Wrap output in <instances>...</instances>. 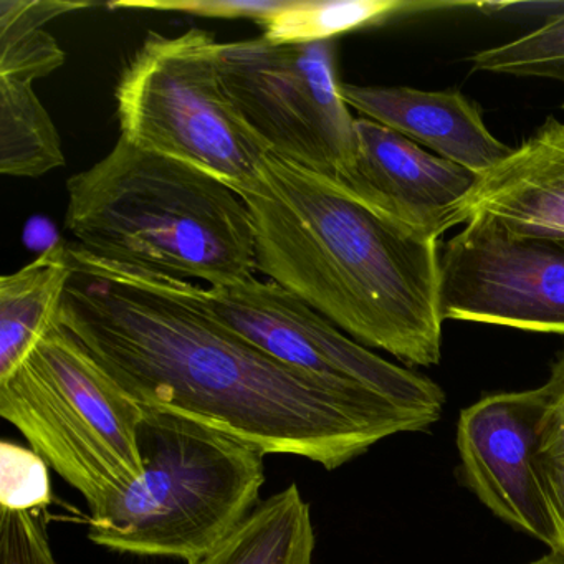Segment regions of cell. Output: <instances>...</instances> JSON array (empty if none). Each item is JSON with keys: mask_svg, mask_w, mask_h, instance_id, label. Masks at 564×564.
Segmentation results:
<instances>
[{"mask_svg": "<svg viewBox=\"0 0 564 564\" xmlns=\"http://www.w3.org/2000/svg\"><path fill=\"white\" fill-rule=\"evenodd\" d=\"M68 252L58 325L143 408L326 470L382 438L432 425L381 395L267 355L219 322L189 280L108 262L77 243Z\"/></svg>", "mask_w": 564, "mask_h": 564, "instance_id": "cell-1", "label": "cell"}, {"mask_svg": "<svg viewBox=\"0 0 564 564\" xmlns=\"http://www.w3.org/2000/svg\"><path fill=\"white\" fill-rule=\"evenodd\" d=\"M144 408L62 325L0 378V415L100 517L143 475Z\"/></svg>", "mask_w": 564, "mask_h": 564, "instance_id": "cell-5", "label": "cell"}, {"mask_svg": "<svg viewBox=\"0 0 564 564\" xmlns=\"http://www.w3.org/2000/svg\"><path fill=\"white\" fill-rule=\"evenodd\" d=\"M197 292L219 322L279 361L333 384L381 395L431 424L441 419V386L359 345L279 283L252 279L197 285Z\"/></svg>", "mask_w": 564, "mask_h": 564, "instance_id": "cell-8", "label": "cell"}, {"mask_svg": "<svg viewBox=\"0 0 564 564\" xmlns=\"http://www.w3.org/2000/svg\"><path fill=\"white\" fill-rule=\"evenodd\" d=\"M65 161L57 127L32 84L0 78V173L41 177Z\"/></svg>", "mask_w": 564, "mask_h": 564, "instance_id": "cell-17", "label": "cell"}, {"mask_svg": "<svg viewBox=\"0 0 564 564\" xmlns=\"http://www.w3.org/2000/svg\"><path fill=\"white\" fill-rule=\"evenodd\" d=\"M465 4L401 0H286L275 14L257 22L273 45L335 41L336 35L382 24L402 14Z\"/></svg>", "mask_w": 564, "mask_h": 564, "instance_id": "cell-16", "label": "cell"}, {"mask_svg": "<svg viewBox=\"0 0 564 564\" xmlns=\"http://www.w3.org/2000/svg\"><path fill=\"white\" fill-rule=\"evenodd\" d=\"M52 503L48 464L32 448L0 444V507L14 511L42 510Z\"/></svg>", "mask_w": 564, "mask_h": 564, "instance_id": "cell-20", "label": "cell"}, {"mask_svg": "<svg viewBox=\"0 0 564 564\" xmlns=\"http://www.w3.org/2000/svg\"><path fill=\"white\" fill-rule=\"evenodd\" d=\"M343 100L435 156L475 176L503 163L514 148L491 134L480 110L458 91H425L409 87H359L339 84Z\"/></svg>", "mask_w": 564, "mask_h": 564, "instance_id": "cell-13", "label": "cell"}, {"mask_svg": "<svg viewBox=\"0 0 564 564\" xmlns=\"http://www.w3.org/2000/svg\"><path fill=\"white\" fill-rule=\"evenodd\" d=\"M551 392V404L547 415L554 421L564 424V352L556 359L551 368L550 379L546 381Z\"/></svg>", "mask_w": 564, "mask_h": 564, "instance_id": "cell-24", "label": "cell"}, {"mask_svg": "<svg viewBox=\"0 0 564 564\" xmlns=\"http://www.w3.org/2000/svg\"><path fill=\"white\" fill-rule=\"evenodd\" d=\"M550 404L546 382L530 391L485 395L460 412L457 447L475 497L505 523L564 554L540 462Z\"/></svg>", "mask_w": 564, "mask_h": 564, "instance_id": "cell-10", "label": "cell"}, {"mask_svg": "<svg viewBox=\"0 0 564 564\" xmlns=\"http://www.w3.org/2000/svg\"><path fill=\"white\" fill-rule=\"evenodd\" d=\"M70 275L68 243L57 242L0 279V378L11 375L57 325Z\"/></svg>", "mask_w": 564, "mask_h": 564, "instance_id": "cell-14", "label": "cell"}, {"mask_svg": "<svg viewBox=\"0 0 564 564\" xmlns=\"http://www.w3.org/2000/svg\"><path fill=\"white\" fill-rule=\"evenodd\" d=\"M286 4V0H121L110 9H144L207 19H253L259 22Z\"/></svg>", "mask_w": 564, "mask_h": 564, "instance_id": "cell-22", "label": "cell"}, {"mask_svg": "<svg viewBox=\"0 0 564 564\" xmlns=\"http://www.w3.org/2000/svg\"><path fill=\"white\" fill-rule=\"evenodd\" d=\"M475 219L517 234L564 237V123L550 117L445 217L444 230Z\"/></svg>", "mask_w": 564, "mask_h": 564, "instance_id": "cell-12", "label": "cell"}, {"mask_svg": "<svg viewBox=\"0 0 564 564\" xmlns=\"http://www.w3.org/2000/svg\"><path fill=\"white\" fill-rule=\"evenodd\" d=\"M144 411L143 475L110 510L91 517L88 536L118 553L194 563L256 510L267 454L189 419Z\"/></svg>", "mask_w": 564, "mask_h": 564, "instance_id": "cell-4", "label": "cell"}, {"mask_svg": "<svg viewBox=\"0 0 564 564\" xmlns=\"http://www.w3.org/2000/svg\"><path fill=\"white\" fill-rule=\"evenodd\" d=\"M310 503L292 484L256 510L213 551L189 564H313Z\"/></svg>", "mask_w": 564, "mask_h": 564, "instance_id": "cell-15", "label": "cell"}, {"mask_svg": "<svg viewBox=\"0 0 564 564\" xmlns=\"http://www.w3.org/2000/svg\"><path fill=\"white\" fill-rule=\"evenodd\" d=\"M335 41L220 44L224 84L269 154L341 180L356 154V120L336 77Z\"/></svg>", "mask_w": 564, "mask_h": 564, "instance_id": "cell-7", "label": "cell"}, {"mask_svg": "<svg viewBox=\"0 0 564 564\" xmlns=\"http://www.w3.org/2000/svg\"><path fill=\"white\" fill-rule=\"evenodd\" d=\"M210 32L150 34L124 67L115 91L121 137L173 158L242 194L252 189L269 151L247 127L220 70Z\"/></svg>", "mask_w": 564, "mask_h": 564, "instance_id": "cell-6", "label": "cell"}, {"mask_svg": "<svg viewBox=\"0 0 564 564\" xmlns=\"http://www.w3.org/2000/svg\"><path fill=\"white\" fill-rule=\"evenodd\" d=\"M444 319L564 335V237L475 219L441 253Z\"/></svg>", "mask_w": 564, "mask_h": 564, "instance_id": "cell-9", "label": "cell"}, {"mask_svg": "<svg viewBox=\"0 0 564 564\" xmlns=\"http://www.w3.org/2000/svg\"><path fill=\"white\" fill-rule=\"evenodd\" d=\"M2 564H57L44 521L32 511H0Z\"/></svg>", "mask_w": 564, "mask_h": 564, "instance_id": "cell-21", "label": "cell"}, {"mask_svg": "<svg viewBox=\"0 0 564 564\" xmlns=\"http://www.w3.org/2000/svg\"><path fill=\"white\" fill-rule=\"evenodd\" d=\"M477 177L402 134L359 118L355 163L338 183L376 209L438 239L448 210L470 193Z\"/></svg>", "mask_w": 564, "mask_h": 564, "instance_id": "cell-11", "label": "cell"}, {"mask_svg": "<svg viewBox=\"0 0 564 564\" xmlns=\"http://www.w3.org/2000/svg\"><path fill=\"white\" fill-rule=\"evenodd\" d=\"M240 196L252 216L260 273L366 348L424 368L441 362L435 237L272 154Z\"/></svg>", "mask_w": 564, "mask_h": 564, "instance_id": "cell-2", "label": "cell"}, {"mask_svg": "<svg viewBox=\"0 0 564 564\" xmlns=\"http://www.w3.org/2000/svg\"><path fill=\"white\" fill-rule=\"evenodd\" d=\"M470 65L471 70L480 74L540 78L564 85V4L547 15L540 28L471 55Z\"/></svg>", "mask_w": 564, "mask_h": 564, "instance_id": "cell-19", "label": "cell"}, {"mask_svg": "<svg viewBox=\"0 0 564 564\" xmlns=\"http://www.w3.org/2000/svg\"><path fill=\"white\" fill-rule=\"evenodd\" d=\"M528 564H564V554L557 553V551H550V553Z\"/></svg>", "mask_w": 564, "mask_h": 564, "instance_id": "cell-25", "label": "cell"}, {"mask_svg": "<svg viewBox=\"0 0 564 564\" xmlns=\"http://www.w3.org/2000/svg\"><path fill=\"white\" fill-rule=\"evenodd\" d=\"M540 462L547 500L564 540V424L547 414L541 437Z\"/></svg>", "mask_w": 564, "mask_h": 564, "instance_id": "cell-23", "label": "cell"}, {"mask_svg": "<svg viewBox=\"0 0 564 564\" xmlns=\"http://www.w3.org/2000/svg\"><path fill=\"white\" fill-rule=\"evenodd\" d=\"M65 226L85 252L210 286L256 279V230L239 193L120 137L67 183Z\"/></svg>", "mask_w": 564, "mask_h": 564, "instance_id": "cell-3", "label": "cell"}, {"mask_svg": "<svg viewBox=\"0 0 564 564\" xmlns=\"http://www.w3.org/2000/svg\"><path fill=\"white\" fill-rule=\"evenodd\" d=\"M91 2L2 0L0 2V78L34 84L65 64V52L44 25Z\"/></svg>", "mask_w": 564, "mask_h": 564, "instance_id": "cell-18", "label": "cell"}]
</instances>
